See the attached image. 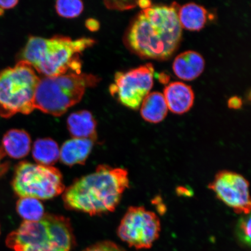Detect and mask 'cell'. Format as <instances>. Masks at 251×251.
Returning <instances> with one entry per match:
<instances>
[{
	"instance_id": "d4e9b609",
	"label": "cell",
	"mask_w": 251,
	"mask_h": 251,
	"mask_svg": "<svg viewBox=\"0 0 251 251\" xmlns=\"http://www.w3.org/2000/svg\"><path fill=\"white\" fill-rule=\"evenodd\" d=\"M228 106L230 108L240 109L242 106V101L240 98L237 97H232L229 99L228 101Z\"/></svg>"
},
{
	"instance_id": "ac0fdd59",
	"label": "cell",
	"mask_w": 251,
	"mask_h": 251,
	"mask_svg": "<svg viewBox=\"0 0 251 251\" xmlns=\"http://www.w3.org/2000/svg\"><path fill=\"white\" fill-rule=\"evenodd\" d=\"M60 150L56 141L49 138L34 143L32 156L37 164L51 166L59 159Z\"/></svg>"
},
{
	"instance_id": "4316f807",
	"label": "cell",
	"mask_w": 251,
	"mask_h": 251,
	"mask_svg": "<svg viewBox=\"0 0 251 251\" xmlns=\"http://www.w3.org/2000/svg\"><path fill=\"white\" fill-rule=\"evenodd\" d=\"M137 5L140 6V7L143 9H145L151 7V2L150 1H147V0H144V1H137Z\"/></svg>"
},
{
	"instance_id": "7c38bea8",
	"label": "cell",
	"mask_w": 251,
	"mask_h": 251,
	"mask_svg": "<svg viewBox=\"0 0 251 251\" xmlns=\"http://www.w3.org/2000/svg\"><path fill=\"white\" fill-rule=\"evenodd\" d=\"M205 68V61L199 53L185 51L175 59L173 69L176 76L184 80H193L200 76Z\"/></svg>"
},
{
	"instance_id": "52a82bcc",
	"label": "cell",
	"mask_w": 251,
	"mask_h": 251,
	"mask_svg": "<svg viewBox=\"0 0 251 251\" xmlns=\"http://www.w3.org/2000/svg\"><path fill=\"white\" fill-rule=\"evenodd\" d=\"M12 185L20 198L39 200L52 199L65 190L62 175L58 169L28 162L16 166Z\"/></svg>"
},
{
	"instance_id": "8fae6325",
	"label": "cell",
	"mask_w": 251,
	"mask_h": 251,
	"mask_svg": "<svg viewBox=\"0 0 251 251\" xmlns=\"http://www.w3.org/2000/svg\"><path fill=\"white\" fill-rule=\"evenodd\" d=\"M166 104L170 111L183 114L189 111L194 101V94L189 86L179 81L171 83L165 87L164 93Z\"/></svg>"
},
{
	"instance_id": "4fadbf2b",
	"label": "cell",
	"mask_w": 251,
	"mask_h": 251,
	"mask_svg": "<svg viewBox=\"0 0 251 251\" xmlns=\"http://www.w3.org/2000/svg\"><path fill=\"white\" fill-rule=\"evenodd\" d=\"M94 141L73 138L66 141L60 150V158L63 164L72 166L83 165L92 152Z\"/></svg>"
},
{
	"instance_id": "30bf717a",
	"label": "cell",
	"mask_w": 251,
	"mask_h": 251,
	"mask_svg": "<svg viewBox=\"0 0 251 251\" xmlns=\"http://www.w3.org/2000/svg\"><path fill=\"white\" fill-rule=\"evenodd\" d=\"M249 182L237 172L219 171L208 185L217 199L237 214L250 215Z\"/></svg>"
},
{
	"instance_id": "7402d4cb",
	"label": "cell",
	"mask_w": 251,
	"mask_h": 251,
	"mask_svg": "<svg viewBox=\"0 0 251 251\" xmlns=\"http://www.w3.org/2000/svg\"><path fill=\"white\" fill-rule=\"evenodd\" d=\"M82 251H126L119 245L109 241H103L92 245Z\"/></svg>"
},
{
	"instance_id": "ffe728a7",
	"label": "cell",
	"mask_w": 251,
	"mask_h": 251,
	"mask_svg": "<svg viewBox=\"0 0 251 251\" xmlns=\"http://www.w3.org/2000/svg\"><path fill=\"white\" fill-rule=\"evenodd\" d=\"M57 14L65 18H74L79 16L84 9L83 2L80 0H59L55 3Z\"/></svg>"
},
{
	"instance_id": "d6986e66",
	"label": "cell",
	"mask_w": 251,
	"mask_h": 251,
	"mask_svg": "<svg viewBox=\"0 0 251 251\" xmlns=\"http://www.w3.org/2000/svg\"><path fill=\"white\" fill-rule=\"evenodd\" d=\"M17 211L26 222H38L45 215L40 201L30 197L20 198L17 203Z\"/></svg>"
},
{
	"instance_id": "8992f818",
	"label": "cell",
	"mask_w": 251,
	"mask_h": 251,
	"mask_svg": "<svg viewBox=\"0 0 251 251\" xmlns=\"http://www.w3.org/2000/svg\"><path fill=\"white\" fill-rule=\"evenodd\" d=\"M40 80L32 66L23 60L0 72V117L32 112Z\"/></svg>"
},
{
	"instance_id": "9c48e42d",
	"label": "cell",
	"mask_w": 251,
	"mask_h": 251,
	"mask_svg": "<svg viewBox=\"0 0 251 251\" xmlns=\"http://www.w3.org/2000/svg\"><path fill=\"white\" fill-rule=\"evenodd\" d=\"M153 66L147 64L126 72H117L109 87L112 96L122 104L137 109L153 86Z\"/></svg>"
},
{
	"instance_id": "e0dca14e",
	"label": "cell",
	"mask_w": 251,
	"mask_h": 251,
	"mask_svg": "<svg viewBox=\"0 0 251 251\" xmlns=\"http://www.w3.org/2000/svg\"><path fill=\"white\" fill-rule=\"evenodd\" d=\"M178 18L182 28L191 31H200L205 26L208 12L202 6L189 3L178 9Z\"/></svg>"
},
{
	"instance_id": "44dd1931",
	"label": "cell",
	"mask_w": 251,
	"mask_h": 251,
	"mask_svg": "<svg viewBox=\"0 0 251 251\" xmlns=\"http://www.w3.org/2000/svg\"><path fill=\"white\" fill-rule=\"evenodd\" d=\"M237 237L243 244L251 246V217L250 215L241 220L237 228Z\"/></svg>"
},
{
	"instance_id": "2e32d148",
	"label": "cell",
	"mask_w": 251,
	"mask_h": 251,
	"mask_svg": "<svg viewBox=\"0 0 251 251\" xmlns=\"http://www.w3.org/2000/svg\"><path fill=\"white\" fill-rule=\"evenodd\" d=\"M141 105V117L150 123H159L167 115L168 106L164 95L161 93L149 94Z\"/></svg>"
},
{
	"instance_id": "ba28073f",
	"label": "cell",
	"mask_w": 251,
	"mask_h": 251,
	"mask_svg": "<svg viewBox=\"0 0 251 251\" xmlns=\"http://www.w3.org/2000/svg\"><path fill=\"white\" fill-rule=\"evenodd\" d=\"M161 222L154 212L144 206H130L119 225L120 239L137 250L150 249L158 239Z\"/></svg>"
},
{
	"instance_id": "5bb4252c",
	"label": "cell",
	"mask_w": 251,
	"mask_h": 251,
	"mask_svg": "<svg viewBox=\"0 0 251 251\" xmlns=\"http://www.w3.org/2000/svg\"><path fill=\"white\" fill-rule=\"evenodd\" d=\"M67 126L73 138L94 141L97 139V122L89 111L84 110L72 113L67 119Z\"/></svg>"
},
{
	"instance_id": "277c9868",
	"label": "cell",
	"mask_w": 251,
	"mask_h": 251,
	"mask_svg": "<svg viewBox=\"0 0 251 251\" xmlns=\"http://www.w3.org/2000/svg\"><path fill=\"white\" fill-rule=\"evenodd\" d=\"M75 243L70 220L54 214H45L38 222L24 221L6 239L15 251H72Z\"/></svg>"
},
{
	"instance_id": "603a6c76",
	"label": "cell",
	"mask_w": 251,
	"mask_h": 251,
	"mask_svg": "<svg viewBox=\"0 0 251 251\" xmlns=\"http://www.w3.org/2000/svg\"><path fill=\"white\" fill-rule=\"evenodd\" d=\"M106 7L111 9H117L119 10H125L133 8L137 5V1H105Z\"/></svg>"
},
{
	"instance_id": "5b68a950",
	"label": "cell",
	"mask_w": 251,
	"mask_h": 251,
	"mask_svg": "<svg viewBox=\"0 0 251 251\" xmlns=\"http://www.w3.org/2000/svg\"><path fill=\"white\" fill-rule=\"evenodd\" d=\"M100 78L93 75L71 73L40 78L34 97V109L59 117L83 98L87 88Z\"/></svg>"
},
{
	"instance_id": "3957f363",
	"label": "cell",
	"mask_w": 251,
	"mask_h": 251,
	"mask_svg": "<svg viewBox=\"0 0 251 251\" xmlns=\"http://www.w3.org/2000/svg\"><path fill=\"white\" fill-rule=\"evenodd\" d=\"M94 43L90 38L74 40L64 36L50 39L33 36L28 40L22 58L45 76H59L70 71L80 74L79 56Z\"/></svg>"
},
{
	"instance_id": "484cf974",
	"label": "cell",
	"mask_w": 251,
	"mask_h": 251,
	"mask_svg": "<svg viewBox=\"0 0 251 251\" xmlns=\"http://www.w3.org/2000/svg\"><path fill=\"white\" fill-rule=\"evenodd\" d=\"M86 26L90 31H95L99 30L100 24L98 21L94 19H89L86 22Z\"/></svg>"
},
{
	"instance_id": "9a60e30c",
	"label": "cell",
	"mask_w": 251,
	"mask_h": 251,
	"mask_svg": "<svg viewBox=\"0 0 251 251\" xmlns=\"http://www.w3.org/2000/svg\"><path fill=\"white\" fill-rule=\"evenodd\" d=\"M2 144V150L5 154L11 158L21 159L29 154L31 138L24 130H9L3 137Z\"/></svg>"
},
{
	"instance_id": "6da1fadb",
	"label": "cell",
	"mask_w": 251,
	"mask_h": 251,
	"mask_svg": "<svg viewBox=\"0 0 251 251\" xmlns=\"http://www.w3.org/2000/svg\"><path fill=\"white\" fill-rule=\"evenodd\" d=\"M178 5H156L143 9L131 24L126 42L136 54L165 60L178 48L182 36Z\"/></svg>"
},
{
	"instance_id": "7a4b0ae2",
	"label": "cell",
	"mask_w": 251,
	"mask_h": 251,
	"mask_svg": "<svg viewBox=\"0 0 251 251\" xmlns=\"http://www.w3.org/2000/svg\"><path fill=\"white\" fill-rule=\"evenodd\" d=\"M128 187L126 169L101 165L66 188L62 199L68 209L91 216L105 214L115 211Z\"/></svg>"
},
{
	"instance_id": "cb8c5ba5",
	"label": "cell",
	"mask_w": 251,
	"mask_h": 251,
	"mask_svg": "<svg viewBox=\"0 0 251 251\" xmlns=\"http://www.w3.org/2000/svg\"><path fill=\"white\" fill-rule=\"evenodd\" d=\"M19 2L17 0H7V1H1L0 0V9L4 11L6 9L13 8Z\"/></svg>"
}]
</instances>
